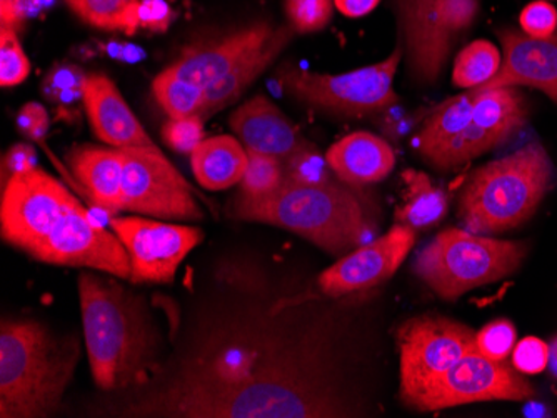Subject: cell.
<instances>
[{
    "label": "cell",
    "mask_w": 557,
    "mask_h": 418,
    "mask_svg": "<svg viewBox=\"0 0 557 418\" xmlns=\"http://www.w3.org/2000/svg\"><path fill=\"white\" fill-rule=\"evenodd\" d=\"M152 92L169 118L193 117L205 111V87L181 79L168 68L156 77L152 83Z\"/></svg>",
    "instance_id": "obj_26"
},
{
    "label": "cell",
    "mask_w": 557,
    "mask_h": 418,
    "mask_svg": "<svg viewBox=\"0 0 557 418\" xmlns=\"http://www.w3.org/2000/svg\"><path fill=\"white\" fill-rule=\"evenodd\" d=\"M474 92L454 97L440 109H434L421 130L416 134L414 147L422 159L431 164L444 147L471 124Z\"/></svg>",
    "instance_id": "obj_23"
},
{
    "label": "cell",
    "mask_w": 557,
    "mask_h": 418,
    "mask_svg": "<svg viewBox=\"0 0 557 418\" xmlns=\"http://www.w3.org/2000/svg\"><path fill=\"white\" fill-rule=\"evenodd\" d=\"M112 232L117 236L131 258V282L172 283L184 258L205 239L196 227L175 226L149 218H109Z\"/></svg>",
    "instance_id": "obj_10"
},
{
    "label": "cell",
    "mask_w": 557,
    "mask_h": 418,
    "mask_svg": "<svg viewBox=\"0 0 557 418\" xmlns=\"http://www.w3.org/2000/svg\"><path fill=\"white\" fill-rule=\"evenodd\" d=\"M17 127L25 137H29L30 140H34V142L44 147L47 154H49L50 157H52V161H54V155L50 154L46 143L47 132H49L50 127V117L44 105L37 104V102H29V104H25L24 107L21 109V112H18ZM54 162L55 165H58L59 170H61V174H65V176H67L69 182L74 183L75 179L74 177H71V172L65 170V167H62V165L59 164L58 159H55Z\"/></svg>",
    "instance_id": "obj_37"
},
{
    "label": "cell",
    "mask_w": 557,
    "mask_h": 418,
    "mask_svg": "<svg viewBox=\"0 0 557 418\" xmlns=\"http://www.w3.org/2000/svg\"><path fill=\"white\" fill-rule=\"evenodd\" d=\"M83 104L97 139L109 147L161 151L125 102L119 87L104 74H87Z\"/></svg>",
    "instance_id": "obj_15"
},
{
    "label": "cell",
    "mask_w": 557,
    "mask_h": 418,
    "mask_svg": "<svg viewBox=\"0 0 557 418\" xmlns=\"http://www.w3.org/2000/svg\"><path fill=\"white\" fill-rule=\"evenodd\" d=\"M294 34H296V30L290 26L275 27L274 34L264 46L250 52L243 61L237 62L230 72H225L224 76L209 84L205 89L206 104L200 117L208 121L209 117L218 114L222 109L234 104L249 89L250 84L256 83L274 64L275 59L289 46Z\"/></svg>",
    "instance_id": "obj_21"
},
{
    "label": "cell",
    "mask_w": 557,
    "mask_h": 418,
    "mask_svg": "<svg viewBox=\"0 0 557 418\" xmlns=\"http://www.w3.org/2000/svg\"><path fill=\"white\" fill-rule=\"evenodd\" d=\"M406 195L404 204L396 211V220L400 226L411 229H429L446 217L449 201L446 192L433 186L422 172H404Z\"/></svg>",
    "instance_id": "obj_24"
},
{
    "label": "cell",
    "mask_w": 557,
    "mask_h": 418,
    "mask_svg": "<svg viewBox=\"0 0 557 418\" xmlns=\"http://www.w3.org/2000/svg\"><path fill=\"white\" fill-rule=\"evenodd\" d=\"M516 339H518V332L515 324L506 318H499L475 333V349L479 354H483L491 360L506 362L515 351Z\"/></svg>",
    "instance_id": "obj_33"
},
{
    "label": "cell",
    "mask_w": 557,
    "mask_h": 418,
    "mask_svg": "<svg viewBox=\"0 0 557 418\" xmlns=\"http://www.w3.org/2000/svg\"><path fill=\"white\" fill-rule=\"evenodd\" d=\"M533 387L515 367L504 362L491 360L479 354L478 349L469 351L449 372L419 398L412 408L421 411L441 410L456 405L491 401H529Z\"/></svg>",
    "instance_id": "obj_11"
},
{
    "label": "cell",
    "mask_w": 557,
    "mask_h": 418,
    "mask_svg": "<svg viewBox=\"0 0 557 418\" xmlns=\"http://www.w3.org/2000/svg\"><path fill=\"white\" fill-rule=\"evenodd\" d=\"M30 74V61L18 42L17 30L0 27V86H21Z\"/></svg>",
    "instance_id": "obj_31"
},
{
    "label": "cell",
    "mask_w": 557,
    "mask_h": 418,
    "mask_svg": "<svg viewBox=\"0 0 557 418\" xmlns=\"http://www.w3.org/2000/svg\"><path fill=\"white\" fill-rule=\"evenodd\" d=\"M106 52H108L109 58L129 62V64L143 61L146 58V52L140 51L139 47L133 46V43L111 42L106 46Z\"/></svg>",
    "instance_id": "obj_43"
},
{
    "label": "cell",
    "mask_w": 557,
    "mask_h": 418,
    "mask_svg": "<svg viewBox=\"0 0 557 418\" xmlns=\"http://www.w3.org/2000/svg\"><path fill=\"white\" fill-rule=\"evenodd\" d=\"M79 301L90 372L100 390L143 387L161 372V335L143 297L84 270Z\"/></svg>",
    "instance_id": "obj_2"
},
{
    "label": "cell",
    "mask_w": 557,
    "mask_h": 418,
    "mask_svg": "<svg viewBox=\"0 0 557 418\" xmlns=\"http://www.w3.org/2000/svg\"><path fill=\"white\" fill-rule=\"evenodd\" d=\"M284 9L297 34L319 33L333 18L334 0H286Z\"/></svg>",
    "instance_id": "obj_32"
},
{
    "label": "cell",
    "mask_w": 557,
    "mask_h": 418,
    "mask_svg": "<svg viewBox=\"0 0 557 418\" xmlns=\"http://www.w3.org/2000/svg\"><path fill=\"white\" fill-rule=\"evenodd\" d=\"M174 12L168 0H140L137 8V21L139 29L150 33H165L171 26Z\"/></svg>",
    "instance_id": "obj_40"
},
{
    "label": "cell",
    "mask_w": 557,
    "mask_h": 418,
    "mask_svg": "<svg viewBox=\"0 0 557 418\" xmlns=\"http://www.w3.org/2000/svg\"><path fill=\"white\" fill-rule=\"evenodd\" d=\"M549 367L550 373L557 379V337L549 343Z\"/></svg>",
    "instance_id": "obj_44"
},
{
    "label": "cell",
    "mask_w": 557,
    "mask_h": 418,
    "mask_svg": "<svg viewBox=\"0 0 557 418\" xmlns=\"http://www.w3.org/2000/svg\"><path fill=\"white\" fill-rule=\"evenodd\" d=\"M205 122L200 115L169 118L168 124L162 127L165 145L180 154H193L197 145L206 139Z\"/></svg>",
    "instance_id": "obj_34"
},
{
    "label": "cell",
    "mask_w": 557,
    "mask_h": 418,
    "mask_svg": "<svg viewBox=\"0 0 557 418\" xmlns=\"http://www.w3.org/2000/svg\"><path fill=\"white\" fill-rule=\"evenodd\" d=\"M519 26L525 36L547 39L557 33V9L547 0H534L522 9Z\"/></svg>",
    "instance_id": "obj_38"
},
{
    "label": "cell",
    "mask_w": 557,
    "mask_h": 418,
    "mask_svg": "<svg viewBox=\"0 0 557 418\" xmlns=\"http://www.w3.org/2000/svg\"><path fill=\"white\" fill-rule=\"evenodd\" d=\"M124 155L122 212L169 218L202 220L196 189L181 176L162 151L121 149Z\"/></svg>",
    "instance_id": "obj_9"
},
{
    "label": "cell",
    "mask_w": 557,
    "mask_h": 418,
    "mask_svg": "<svg viewBox=\"0 0 557 418\" xmlns=\"http://www.w3.org/2000/svg\"><path fill=\"white\" fill-rule=\"evenodd\" d=\"M474 104L469 129L483 147L484 154L494 147L508 142L524 127L528 104L518 87H491L472 89Z\"/></svg>",
    "instance_id": "obj_20"
},
{
    "label": "cell",
    "mask_w": 557,
    "mask_h": 418,
    "mask_svg": "<svg viewBox=\"0 0 557 418\" xmlns=\"http://www.w3.org/2000/svg\"><path fill=\"white\" fill-rule=\"evenodd\" d=\"M400 398L412 405L475 347V332L444 317L412 318L400 327Z\"/></svg>",
    "instance_id": "obj_8"
},
{
    "label": "cell",
    "mask_w": 557,
    "mask_h": 418,
    "mask_svg": "<svg viewBox=\"0 0 557 418\" xmlns=\"http://www.w3.org/2000/svg\"><path fill=\"white\" fill-rule=\"evenodd\" d=\"M231 215L247 223L269 224L311 240L322 251L346 255L371 242L374 224L359 197L336 182L299 186L284 182L277 192L261 199L237 193Z\"/></svg>",
    "instance_id": "obj_4"
},
{
    "label": "cell",
    "mask_w": 557,
    "mask_h": 418,
    "mask_svg": "<svg viewBox=\"0 0 557 418\" xmlns=\"http://www.w3.org/2000/svg\"><path fill=\"white\" fill-rule=\"evenodd\" d=\"M329 167L347 186H368L386 179L396 165L391 143L371 132H354L331 145Z\"/></svg>",
    "instance_id": "obj_19"
},
{
    "label": "cell",
    "mask_w": 557,
    "mask_h": 418,
    "mask_svg": "<svg viewBox=\"0 0 557 418\" xmlns=\"http://www.w3.org/2000/svg\"><path fill=\"white\" fill-rule=\"evenodd\" d=\"M497 39L503 46V64L481 87H533L557 104V33L547 39H533L522 30L504 27L497 30Z\"/></svg>",
    "instance_id": "obj_14"
},
{
    "label": "cell",
    "mask_w": 557,
    "mask_h": 418,
    "mask_svg": "<svg viewBox=\"0 0 557 418\" xmlns=\"http://www.w3.org/2000/svg\"><path fill=\"white\" fill-rule=\"evenodd\" d=\"M79 340L58 335L37 320L0 326V417L55 414L79 364Z\"/></svg>",
    "instance_id": "obj_3"
},
{
    "label": "cell",
    "mask_w": 557,
    "mask_h": 418,
    "mask_svg": "<svg viewBox=\"0 0 557 418\" xmlns=\"http://www.w3.org/2000/svg\"><path fill=\"white\" fill-rule=\"evenodd\" d=\"M4 165L8 168L9 177L34 170L37 168L36 149L27 143H15L5 154Z\"/></svg>",
    "instance_id": "obj_41"
},
{
    "label": "cell",
    "mask_w": 557,
    "mask_h": 418,
    "mask_svg": "<svg viewBox=\"0 0 557 418\" xmlns=\"http://www.w3.org/2000/svg\"><path fill=\"white\" fill-rule=\"evenodd\" d=\"M67 165L81 189L99 211L111 217L121 214L124 182V155L121 149L74 147L69 152Z\"/></svg>",
    "instance_id": "obj_18"
},
{
    "label": "cell",
    "mask_w": 557,
    "mask_h": 418,
    "mask_svg": "<svg viewBox=\"0 0 557 418\" xmlns=\"http://www.w3.org/2000/svg\"><path fill=\"white\" fill-rule=\"evenodd\" d=\"M554 168L541 143L491 162L469 177L459 199L458 214L469 232H506L536 212L553 186Z\"/></svg>",
    "instance_id": "obj_5"
},
{
    "label": "cell",
    "mask_w": 557,
    "mask_h": 418,
    "mask_svg": "<svg viewBox=\"0 0 557 418\" xmlns=\"http://www.w3.org/2000/svg\"><path fill=\"white\" fill-rule=\"evenodd\" d=\"M87 74L74 64H59L47 72L42 80V93L47 101L59 107L83 102Z\"/></svg>",
    "instance_id": "obj_30"
},
{
    "label": "cell",
    "mask_w": 557,
    "mask_h": 418,
    "mask_svg": "<svg viewBox=\"0 0 557 418\" xmlns=\"http://www.w3.org/2000/svg\"><path fill=\"white\" fill-rule=\"evenodd\" d=\"M249 152L237 137H206L190 154L194 177L208 190H225L243 180Z\"/></svg>",
    "instance_id": "obj_22"
},
{
    "label": "cell",
    "mask_w": 557,
    "mask_h": 418,
    "mask_svg": "<svg viewBox=\"0 0 557 418\" xmlns=\"http://www.w3.org/2000/svg\"><path fill=\"white\" fill-rule=\"evenodd\" d=\"M549 365V345L537 337H525L512 351V367L522 376L543 373Z\"/></svg>",
    "instance_id": "obj_39"
},
{
    "label": "cell",
    "mask_w": 557,
    "mask_h": 418,
    "mask_svg": "<svg viewBox=\"0 0 557 418\" xmlns=\"http://www.w3.org/2000/svg\"><path fill=\"white\" fill-rule=\"evenodd\" d=\"M230 126L249 152L286 161L311 145L268 97L256 96L231 114Z\"/></svg>",
    "instance_id": "obj_17"
},
{
    "label": "cell",
    "mask_w": 557,
    "mask_h": 418,
    "mask_svg": "<svg viewBox=\"0 0 557 418\" xmlns=\"http://www.w3.org/2000/svg\"><path fill=\"white\" fill-rule=\"evenodd\" d=\"M503 64V55L490 40H475L454 62L453 83L461 89H478L490 83Z\"/></svg>",
    "instance_id": "obj_27"
},
{
    "label": "cell",
    "mask_w": 557,
    "mask_h": 418,
    "mask_svg": "<svg viewBox=\"0 0 557 418\" xmlns=\"http://www.w3.org/2000/svg\"><path fill=\"white\" fill-rule=\"evenodd\" d=\"M431 114H433V111H429V109L406 112L403 105H399V102H397V104L377 112V114L372 115V117L375 118V124H377L381 132H383L387 139L396 140L397 142V140L403 139V137L409 136L419 124H424Z\"/></svg>",
    "instance_id": "obj_36"
},
{
    "label": "cell",
    "mask_w": 557,
    "mask_h": 418,
    "mask_svg": "<svg viewBox=\"0 0 557 418\" xmlns=\"http://www.w3.org/2000/svg\"><path fill=\"white\" fill-rule=\"evenodd\" d=\"M87 26L134 36L139 30L137 8L140 0H64Z\"/></svg>",
    "instance_id": "obj_25"
},
{
    "label": "cell",
    "mask_w": 557,
    "mask_h": 418,
    "mask_svg": "<svg viewBox=\"0 0 557 418\" xmlns=\"http://www.w3.org/2000/svg\"><path fill=\"white\" fill-rule=\"evenodd\" d=\"M274 30L269 22H258L215 42L190 47L169 65L168 71L206 89L250 52L264 46Z\"/></svg>",
    "instance_id": "obj_16"
},
{
    "label": "cell",
    "mask_w": 557,
    "mask_h": 418,
    "mask_svg": "<svg viewBox=\"0 0 557 418\" xmlns=\"http://www.w3.org/2000/svg\"><path fill=\"white\" fill-rule=\"evenodd\" d=\"M0 226L5 242L36 261L131 279L129 254L117 236L97 224L64 183L39 167L9 177Z\"/></svg>",
    "instance_id": "obj_1"
},
{
    "label": "cell",
    "mask_w": 557,
    "mask_h": 418,
    "mask_svg": "<svg viewBox=\"0 0 557 418\" xmlns=\"http://www.w3.org/2000/svg\"><path fill=\"white\" fill-rule=\"evenodd\" d=\"M284 182L299 183V186H322L334 182L333 168L329 167L327 159L319 152L314 143L294 152L290 157L283 161Z\"/></svg>",
    "instance_id": "obj_29"
},
{
    "label": "cell",
    "mask_w": 557,
    "mask_h": 418,
    "mask_svg": "<svg viewBox=\"0 0 557 418\" xmlns=\"http://www.w3.org/2000/svg\"><path fill=\"white\" fill-rule=\"evenodd\" d=\"M481 0H443L444 36L450 49L474 26Z\"/></svg>",
    "instance_id": "obj_35"
},
{
    "label": "cell",
    "mask_w": 557,
    "mask_h": 418,
    "mask_svg": "<svg viewBox=\"0 0 557 418\" xmlns=\"http://www.w3.org/2000/svg\"><path fill=\"white\" fill-rule=\"evenodd\" d=\"M403 55L399 43L386 61L337 76L284 64L275 72V79L284 92L319 111L350 117L375 115L399 102L393 83Z\"/></svg>",
    "instance_id": "obj_7"
},
{
    "label": "cell",
    "mask_w": 557,
    "mask_h": 418,
    "mask_svg": "<svg viewBox=\"0 0 557 418\" xmlns=\"http://www.w3.org/2000/svg\"><path fill=\"white\" fill-rule=\"evenodd\" d=\"M284 179L286 176H284V164L281 159L249 152V162L239 183V195L247 199L271 195L283 187Z\"/></svg>",
    "instance_id": "obj_28"
},
{
    "label": "cell",
    "mask_w": 557,
    "mask_h": 418,
    "mask_svg": "<svg viewBox=\"0 0 557 418\" xmlns=\"http://www.w3.org/2000/svg\"><path fill=\"white\" fill-rule=\"evenodd\" d=\"M414 240V229L397 224L386 236L362 243L324 270L319 289L329 297H341L386 282L406 261Z\"/></svg>",
    "instance_id": "obj_12"
},
{
    "label": "cell",
    "mask_w": 557,
    "mask_h": 418,
    "mask_svg": "<svg viewBox=\"0 0 557 418\" xmlns=\"http://www.w3.org/2000/svg\"><path fill=\"white\" fill-rule=\"evenodd\" d=\"M528 245L450 229L428 243L414 262V274L440 297L456 301L462 293L497 282L521 267Z\"/></svg>",
    "instance_id": "obj_6"
},
{
    "label": "cell",
    "mask_w": 557,
    "mask_h": 418,
    "mask_svg": "<svg viewBox=\"0 0 557 418\" xmlns=\"http://www.w3.org/2000/svg\"><path fill=\"white\" fill-rule=\"evenodd\" d=\"M396 8L409 72L416 83L431 86L453 51L444 36L443 0H396Z\"/></svg>",
    "instance_id": "obj_13"
},
{
    "label": "cell",
    "mask_w": 557,
    "mask_h": 418,
    "mask_svg": "<svg viewBox=\"0 0 557 418\" xmlns=\"http://www.w3.org/2000/svg\"><path fill=\"white\" fill-rule=\"evenodd\" d=\"M381 0H334L337 11L350 18L364 17L377 8Z\"/></svg>",
    "instance_id": "obj_42"
}]
</instances>
